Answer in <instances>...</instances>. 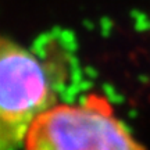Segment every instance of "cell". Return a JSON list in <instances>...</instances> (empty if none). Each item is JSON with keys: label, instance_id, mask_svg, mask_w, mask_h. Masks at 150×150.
Wrapping results in <instances>:
<instances>
[{"label": "cell", "instance_id": "6da1fadb", "mask_svg": "<svg viewBox=\"0 0 150 150\" xmlns=\"http://www.w3.org/2000/svg\"><path fill=\"white\" fill-rule=\"evenodd\" d=\"M24 146L25 150H142L129 127L112 114L108 97L91 93L40 114Z\"/></svg>", "mask_w": 150, "mask_h": 150}, {"label": "cell", "instance_id": "7a4b0ae2", "mask_svg": "<svg viewBox=\"0 0 150 150\" xmlns=\"http://www.w3.org/2000/svg\"><path fill=\"white\" fill-rule=\"evenodd\" d=\"M56 104L46 65L0 33V150L20 149L40 114Z\"/></svg>", "mask_w": 150, "mask_h": 150}]
</instances>
